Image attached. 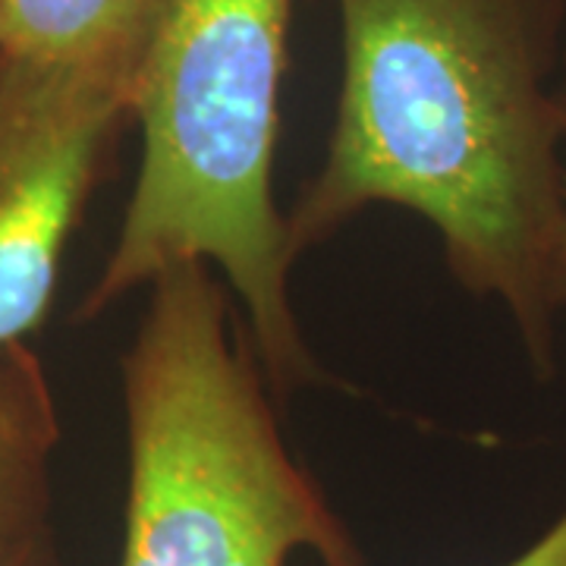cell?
I'll return each instance as SVG.
<instances>
[{"mask_svg": "<svg viewBox=\"0 0 566 566\" xmlns=\"http://www.w3.org/2000/svg\"><path fill=\"white\" fill-rule=\"evenodd\" d=\"M129 102L102 82L0 57V353L54 303L66 243Z\"/></svg>", "mask_w": 566, "mask_h": 566, "instance_id": "277c9868", "label": "cell"}, {"mask_svg": "<svg viewBox=\"0 0 566 566\" xmlns=\"http://www.w3.org/2000/svg\"><path fill=\"white\" fill-rule=\"evenodd\" d=\"M123 356L129 444L120 566H365L353 532L283 441L268 375L211 264L148 286Z\"/></svg>", "mask_w": 566, "mask_h": 566, "instance_id": "3957f363", "label": "cell"}, {"mask_svg": "<svg viewBox=\"0 0 566 566\" xmlns=\"http://www.w3.org/2000/svg\"><path fill=\"white\" fill-rule=\"evenodd\" d=\"M170 0H0V57L133 88Z\"/></svg>", "mask_w": 566, "mask_h": 566, "instance_id": "5b68a950", "label": "cell"}, {"mask_svg": "<svg viewBox=\"0 0 566 566\" xmlns=\"http://www.w3.org/2000/svg\"><path fill=\"white\" fill-rule=\"evenodd\" d=\"M57 434V409L39 359L25 346L0 353V551L51 532Z\"/></svg>", "mask_w": 566, "mask_h": 566, "instance_id": "8992f818", "label": "cell"}, {"mask_svg": "<svg viewBox=\"0 0 566 566\" xmlns=\"http://www.w3.org/2000/svg\"><path fill=\"white\" fill-rule=\"evenodd\" d=\"M504 566H566V510Z\"/></svg>", "mask_w": 566, "mask_h": 566, "instance_id": "ba28073f", "label": "cell"}, {"mask_svg": "<svg viewBox=\"0 0 566 566\" xmlns=\"http://www.w3.org/2000/svg\"><path fill=\"white\" fill-rule=\"evenodd\" d=\"M0 566H61V557H57L54 538L48 532V535H41L35 542L0 551Z\"/></svg>", "mask_w": 566, "mask_h": 566, "instance_id": "9c48e42d", "label": "cell"}, {"mask_svg": "<svg viewBox=\"0 0 566 566\" xmlns=\"http://www.w3.org/2000/svg\"><path fill=\"white\" fill-rule=\"evenodd\" d=\"M337 117L322 170L286 214L293 255L371 205L409 208L438 230L450 274L504 305L532 365L551 375L566 0H337Z\"/></svg>", "mask_w": 566, "mask_h": 566, "instance_id": "6da1fadb", "label": "cell"}, {"mask_svg": "<svg viewBox=\"0 0 566 566\" xmlns=\"http://www.w3.org/2000/svg\"><path fill=\"white\" fill-rule=\"evenodd\" d=\"M296 0H170L129 117L142 158L120 233L82 315L180 264H211L281 394L318 381L290 303L296 262L274 202L286 39Z\"/></svg>", "mask_w": 566, "mask_h": 566, "instance_id": "7a4b0ae2", "label": "cell"}, {"mask_svg": "<svg viewBox=\"0 0 566 566\" xmlns=\"http://www.w3.org/2000/svg\"><path fill=\"white\" fill-rule=\"evenodd\" d=\"M560 95V114H564V186H560V221H557V237L551 249V268H547V296L551 308L560 315L566 312V80L557 88Z\"/></svg>", "mask_w": 566, "mask_h": 566, "instance_id": "52a82bcc", "label": "cell"}]
</instances>
